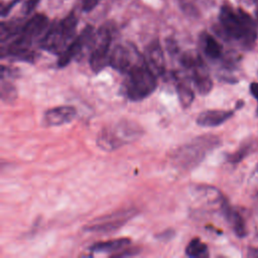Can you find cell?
Segmentation results:
<instances>
[{
	"mask_svg": "<svg viewBox=\"0 0 258 258\" xmlns=\"http://www.w3.org/2000/svg\"><path fill=\"white\" fill-rule=\"evenodd\" d=\"M24 23L20 20H14L9 22H2L0 29V39L1 42L4 43L11 37H15L21 30Z\"/></svg>",
	"mask_w": 258,
	"mask_h": 258,
	"instance_id": "ffe728a7",
	"label": "cell"
},
{
	"mask_svg": "<svg viewBox=\"0 0 258 258\" xmlns=\"http://www.w3.org/2000/svg\"><path fill=\"white\" fill-rule=\"evenodd\" d=\"M175 88L178 101L182 108H188L195 99V93L189 84V81L186 78H180L177 76H175Z\"/></svg>",
	"mask_w": 258,
	"mask_h": 258,
	"instance_id": "ac0fdd59",
	"label": "cell"
},
{
	"mask_svg": "<svg viewBox=\"0 0 258 258\" xmlns=\"http://www.w3.org/2000/svg\"><path fill=\"white\" fill-rule=\"evenodd\" d=\"M243 104H244V102H243L242 100H240L239 102H237V106H236V109H239V108H241V107L243 106Z\"/></svg>",
	"mask_w": 258,
	"mask_h": 258,
	"instance_id": "f546056e",
	"label": "cell"
},
{
	"mask_svg": "<svg viewBox=\"0 0 258 258\" xmlns=\"http://www.w3.org/2000/svg\"><path fill=\"white\" fill-rule=\"evenodd\" d=\"M250 93L251 95L258 101V83H251L250 85Z\"/></svg>",
	"mask_w": 258,
	"mask_h": 258,
	"instance_id": "83f0119b",
	"label": "cell"
},
{
	"mask_svg": "<svg viewBox=\"0 0 258 258\" xmlns=\"http://www.w3.org/2000/svg\"><path fill=\"white\" fill-rule=\"evenodd\" d=\"M135 208H127L112 212L108 215L98 217L84 227V230L91 233H109L117 231L137 215Z\"/></svg>",
	"mask_w": 258,
	"mask_h": 258,
	"instance_id": "9c48e42d",
	"label": "cell"
},
{
	"mask_svg": "<svg viewBox=\"0 0 258 258\" xmlns=\"http://www.w3.org/2000/svg\"><path fill=\"white\" fill-rule=\"evenodd\" d=\"M185 254L188 257H205L209 255L208 246L199 238H192L185 247Z\"/></svg>",
	"mask_w": 258,
	"mask_h": 258,
	"instance_id": "44dd1931",
	"label": "cell"
},
{
	"mask_svg": "<svg viewBox=\"0 0 258 258\" xmlns=\"http://www.w3.org/2000/svg\"><path fill=\"white\" fill-rule=\"evenodd\" d=\"M221 212L236 236L239 238H244L247 235V229L245 220L240 212L231 205H229L227 200L223 202L221 206Z\"/></svg>",
	"mask_w": 258,
	"mask_h": 258,
	"instance_id": "5bb4252c",
	"label": "cell"
},
{
	"mask_svg": "<svg viewBox=\"0 0 258 258\" xmlns=\"http://www.w3.org/2000/svg\"><path fill=\"white\" fill-rule=\"evenodd\" d=\"M113 41L112 25L104 23L95 33V37L91 46L89 63L94 73H100L109 66L111 44Z\"/></svg>",
	"mask_w": 258,
	"mask_h": 258,
	"instance_id": "ba28073f",
	"label": "cell"
},
{
	"mask_svg": "<svg viewBox=\"0 0 258 258\" xmlns=\"http://www.w3.org/2000/svg\"><path fill=\"white\" fill-rule=\"evenodd\" d=\"M178 60L179 63L189 72V78L198 93L202 96L208 95L213 89V80L201 54L197 51L188 50L180 53Z\"/></svg>",
	"mask_w": 258,
	"mask_h": 258,
	"instance_id": "52a82bcc",
	"label": "cell"
},
{
	"mask_svg": "<svg viewBox=\"0 0 258 258\" xmlns=\"http://www.w3.org/2000/svg\"><path fill=\"white\" fill-rule=\"evenodd\" d=\"M102 0H83L82 2V10L84 12H91L92 10H94L99 3Z\"/></svg>",
	"mask_w": 258,
	"mask_h": 258,
	"instance_id": "484cf974",
	"label": "cell"
},
{
	"mask_svg": "<svg viewBox=\"0 0 258 258\" xmlns=\"http://www.w3.org/2000/svg\"><path fill=\"white\" fill-rule=\"evenodd\" d=\"M39 1L40 0H24L23 11L25 12V14H29L31 11H33Z\"/></svg>",
	"mask_w": 258,
	"mask_h": 258,
	"instance_id": "4316f807",
	"label": "cell"
},
{
	"mask_svg": "<svg viewBox=\"0 0 258 258\" xmlns=\"http://www.w3.org/2000/svg\"><path fill=\"white\" fill-rule=\"evenodd\" d=\"M77 116V110L73 106L62 105L45 111L43 121L47 126H60L72 122Z\"/></svg>",
	"mask_w": 258,
	"mask_h": 258,
	"instance_id": "4fadbf2b",
	"label": "cell"
},
{
	"mask_svg": "<svg viewBox=\"0 0 258 258\" xmlns=\"http://www.w3.org/2000/svg\"><path fill=\"white\" fill-rule=\"evenodd\" d=\"M221 139L217 135L198 136L189 142L177 147L170 154L171 165L181 171H189L200 165L206 156L219 147Z\"/></svg>",
	"mask_w": 258,
	"mask_h": 258,
	"instance_id": "3957f363",
	"label": "cell"
},
{
	"mask_svg": "<svg viewBox=\"0 0 258 258\" xmlns=\"http://www.w3.org/2000/svg\"><path fill=\"white\" fill-rule=\"evenodd\" d=\"M233 114L234 112L230 110H207L200 113L197 124L201 127H217L229 120Z\"/></svg>",
	"mask_w": 258,
	"mask_h": 258,
	"instance_id": "9a60e30c",
	"label": "cell"
},
{
	"mask_svg": "<svg viewBox=\"0 0 258 258\" xmlns=\"http://www.w3.org/2000/svg\"><path fill=\"white\" fill-rule=\"evenodd\" d=\"M49 27L48 18L44 14H34L30 19L24 22L20 32L6 46L2 48V57L11 56L15 59L32 62L34 51L31 46L36 41H40Z\"/></svg>",
	"mask_w": 258,
	"mask_h": 258,
	"instance_id": "7a4b0ae2",
	"label": "cell"
},
{
	"mask_svg": "<svg viewBox=\"0 0 258 258\" xmlns=\"http://www.w3.org/2000/svg\"><path fill=\"white\" fill-rule=\"evenodd\" d=\"M124 75V92L132 102L142 101L156 90L157 76L146 62L144 55Z\"/></svg>",
	"mask_w": 258,
	"mask_h": 258,
	"instance_id": "277c9868",
	"label": "cell"
},
{
	"mask_svg": "<svg viewBox=\"0 0 258 258\" xmlns=\"http://www.w3.org/2000/svg\"><path fill=\"white\" fill-rule=\"evenodd\" d=\"M1 99L5 103H13L17 98V90L15 86L7 79L1 78Z\"/></svg>",
	"mask_w": 258,
	"mask_h": 258,
	"instance_id": "7402d4cb",
	"label": "cell"
},
{
	"mask_svg": "<svg viewBox=\"0 0 258 258\" xmlns=\"http://www.w3.org/2000/svg\"><path fill=\"white\" fill-rule=\"evenodd\" d=\"M144 57L146 59V62L156 76H163L165 74V57L158 39H154L147 44Z\"/></svg>",
	"mask_w": 258,
	"mask_h": 258,
	"instance_id": "7c38bea8",
	"label": "cell"
},
{
	"mask_svg": "<svg viewBox=\"0 0 258 258\" xmlns=\"http://www.w3.org/2000/svg\"><path fill=\"white\" fill-rule=\"evenodd\" d=\"M253 2L255 3V15H256V19L258 22V0H253Z\"/></svg>",
	"mask_w": 258,
	"mask_h": 258,
	"instance_id": "f1b7e54d",
	"label": "cell"
},
{
	"mask_svg": "<svg viewBox=\"0 0 258 258\" xmlns=\"http://www.w3.org/2000/svg\"><path fill=\"white\" fill-rule=\"evenodd\" d=\"M94 27L92 25H87L82 30V32L76 36L73 41L68 45V47L58 55L57 66L63 68L68 66L74 58L78 57L87 47L92 46L95 37Z\"/></svg>",
	"mask_w": 258,
	"mask_h": 258,
	"instance_id": "30bf717a",
	"label": "cell"
},
{
	"mask_svg": "<svg viewBox=\"0 0 258 258\" xmlns=\"http://www.w3.org/2000/svg\"><path fill=\"white\" fill-rule=\"evenodd\" d=\"M20 0H0V14L1 17H6L12 8L19 2Z\"/></svg>",
	"mask_w": 258,
	"mask_h": 258,
	"instance_id": "603a6c76",
	"label": "cell"
},
{
	"mask_svg": "<svg viewBox=\"0 0 258 258\" xmlns=\"http://www.w3.org/2000/svg\"><path fill=\"white\" fill-rule=\"evenodd\" d=\"M257 116H258V108H257Z\"/></svg>",
	"mask_w": 258,
	"mask_h": 258,
	"instance_id": "4dcf8cb0",
	"label": "cell"
},
{
	"mask_svg": "<svg viewBox=\"0 0 258 258\" xmlns=\"http://www.w3.org/2000/svg\"><path fill=\"white\" fill-rule=\"evenodd\" d=\"M130 243H131V240L129 238L122 237V238L95 243L89 248V251L94 253H111L112 255L115 252H119L123 248L130 245Z\"/></svg>",
	"mask_w": 258,
	"mask_h": 258,
	"instance_id": "e0dca14e",
	"label": "cell"
},
{
	"mask_svg": "<svg viewBox=\"0 0 258 258\" xmlns=\"http://www.w3.org/2000/svg\"><path fill=\"white\" fill-rule=\"evenodd\" d=\"M175 237V231L171 228H168V229H165L164 231H161L159 233H157L155 235V238L160 241V242H169L170 240H172L173 238Z\"/></svg>",
	"mask_w": 258,
	"mask_h": 258,
	"instance_id": "cb8c5ba5",
	"label": "cell"
},
{
	"mask_svg": "<svg viewBox=\"0 0 258 258\" xmlns=\"http://www.w3.org/2000/svg\"><path fill=\"white\" fill-rule=\"evenodd\" d=\"M140 248L138 247H130V248H123L122 250H120L119 252L117 253H114L112 254L111 256L113 257H127V256H134V255H137L139 252H140Z\"/></svg>",
	"mask_w": 258,
	"mask_h": 258,
	"instance_id": "d4e9b609",
	"label": "cell"
},
{
	"mask_svg": "<svg viewBox=\"0 0 258 258\" xmlns=\"http://www.w3.org/2000/svg\"><path fill=\"white\" fill-rule=\"evenodd\" d=\"M142 56L133 44H116L111 50L109 66L119 73L126 74Z\"/></svg>",
	"mask_w": 258,
	"mask_h": 258,
	"instance_id": "8fae6325",
	"label": "cell"
},
{
	"mask_svg": "<svg viewBox=\"0 0 258 258\" xmlns=\"http://www.w3.org/2000/svg\"><path fill=\"white\" fill-rule=\"evenodd\" d=\"M257 147H258V142L256 139H254V138L246 139L240 144L239 148L236 151H234L226 156V160L233 164L239 163L244 158H246L251 153H253L257 149Z\"/></svg>",
	"mask_w": 258,
	"mask_h": 258,
	"instance_id": "d6986e66",
	"label": "cell"
},
{
	"mask_svg": "<svg viewBox=\"0 0 258 258\" xmlns=\"http://www.w3.org/2000/svg\"><path fill=\"white\" fill-rule=\"evenodd\" d=\"M219 34L229 41L239 43L250 49L257 38V27L254 19L242 8H234L225 3L219 13Z\"/></svg>",
	"mask_w": 258,
	"mask_h": 258,
	"instance_id": "6da1fadb",
	"label": "cell"
},
{
	"mask_svg": "<svg viewBox=\"0 0 258 258\" xmlns=\"http://www.w3.org/2000/svg\"><path fill=\"white\" fill-rule=\"evenodd\" d=\"M143 133V128L137 122L121 120L104 127L98 133L96 143L100 149L111 152L136 141Z\"/></svg>",
	"mask_w": 258,
	"mask_h": 258,
	"instance_id": "5b68a950",
	"label": "cell"
},
{
	"mask_svg": "<svg viewBox=\"0 0 258 258\" xmlns=\"http://www.w3.org/2000/svg\"><path fill=\"white\" fill-rule=\"evenodd\" d=\"M200 44H201L204 54L208 58H210L212 60H219L224 57L222 44L212 34L206 32V31L201 33Z\"/></svg>",
	"mask_w": 258,
	"mask_h": 258,
	"instance_id": "2e32d148",
	"label": "cell"
},
{
	"mask_svg": "<svg viewBox=\"0 0 258 258\" xmlns=\"http://www.w3.org/2000/svg\"><path fill=\"white\" fill-rule=\"evenodd\" d=\"M77 26L78 17L74 11L61 20L53 21L39 41L40 48L59 55L75 38Z\"/></svg>",
	"mask_w": 258,
	"mask_h": 258,
	"instance_id": "8992f818",
	"label": "cell"
}]
</instances>
